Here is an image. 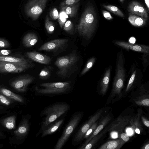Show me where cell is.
I'll list each match as a JSON object with an SVG mask.
<instances>
[{
    "instance_id": "obj_1",
    "label": "cell",
    "mask_w": 149,
    "mask_h": 149,
    "mask_svg": "<svg viewBox=\"0 0 149 149\" xmlns=\"http://www.w3.org/2000/svg\"><path fill=\"white\" fill-rule=\"evenodd\" d=\"M97 17L93 8L88 6L85 9L77 27L79 34L87 40L92 36L97 24Z\"/></svg>"
},
{
    "instance_id": "obj_2",
    "label": "cell",
    "mask_w": 149,
    "mask_h": 149,
    "mask_svg": "<svg viewBox=\"0 0 149 149\" xmlns=\"http://www.w3.org/2000/svg\"><path fill=\"white\" fill-rule=\"evenodd\" d=\"M125 58L122 52L118 53L116 65V72L110 98L116 96L121 97L125 79L126 71L125 68Z\"/></svg>"
},
{
    "instance_id": "obj_3",
    "label": "cell",
    "mask_w": 149,
    "mask_h": 149,
    "mask_svg": "<svg viewBox=\"0 0 149 149\" xmlns=\"http://www.w3.org/2000/svg\"><path fill=\"white\" fill-rule=\"evenodd\" d=\"M69 108L68 104L63 102L54 104L45 108L41 113V116H45V117L42 122L38 134L46 127L68 111Z\"/></svg>"
},
{
    "instance_id": "obj_4",
    "label": "cell",
    "mask_w": 149,
    "mask_h": 149,
    "mask_svg": "<svg viewBox=\"0 0 149 149\" xmlns=\"http://www.w3.org/2000/svg\"><path fill=\"white\" fill-rule=\"evenodd\" d=\"M79 58V57L73 51L67 55L58 58L54 63L58 69L56 74L61 77H69Z\"/></svg>"
},
{
    "instance_id": "obj_5",
    "label": "cell",
    "mask_w": 149,
    "mask_h": 149,
    "mask_svg": "<svg viewBox=\"0 0 149 149\" xmlns=\"http://www.w3.org/2000/svg\"><path fill=\"white\" fill-rule=\"evenodd\" d=\"M36 87L35 91L42 94L57 95L66 93L71 88L69 81L42 83Z\"/></svg>"
},
{
    "instance_id": "obj_6",
    "label": "cell",
    "mask_w": 149,
    "mask_h": 149,
    "mask_svg": "<svg viewBox=\"0 0 149 149\" xmlns=\"http://www.w3.org/2000/svg\"><path fill=\"white\" fill-rule=\"evenodd\" d=\"M82 115L81 112H77L72 116L61 136L58 139L54 147L55 149H61L64 146L79 123Z\"/></svg>"
},
{
    "instance_id": "obj_7",
    "label": "cell",
    "mask_w": 149,
    "mask_h": 149,
    "mask_svg": "<svg viewBox=\"0 0 149 149\" xmlns=\"http://www.w3.org/2000/svg\"><path fill=\"white\" fill-rule=\"evenodd\" d=\"M48 0H31L26 4L25 11L27 16L35 20L43 12Z\"/></svg>"
},
{
    "instance_id": "obj_8",
    "label": "cell",
    "mask_w": 149,
    "mask_h": 149,
    "mask_svg": "<svg viewBox=\"0 0 149 149\" xmlns=\"http://www.w3.org/2000/svg\"><path fill=\"white\" fill-rule=\"evenodd\" d=\"M33 66V64L30 61L19 63L0 61V72L19 73Z\"/></svg>"
},
{
    "instance_id": "obj_9",
    "label": "cell",
    "mask_w": 149,
    "mask_h": 149,
    "mask_svg": "<svg viewBox=\"0 0 149 149\" xmlns=\"http://www.w3.org/2000/svg\"><path fill=\"white\" fill-rule=\"evenodd\" d=\"M103 110H100L90 117L88 121L81 127L77 132L72 140L73 143H77L83 139L85 134L92 125L99 118Z\"/></svg>"
},
{
    "instance_id": "obj_10",
    "label": "cell",
    "mask_w": 149,
    "mask_h": 149,
    "mask_svg": "<svg viewBox=\"0 0 149 149\" xmlns=\"http://www.w3.org/2000/svg\"><path fill=\"white\" fill-rule=\"evenodd\" d=\"M35 78L29 75L21 76L12 81L11 86L14 89L20 92H25L28 86L34 80Z\"/></svg>"
},
{
    "instance_id": "obj_11",
    "label": "cell",
    "mask_w": 149,
    "mask_h": 149,
    "mask_svg": "<svg viewBox=\"0 0 149 149\" xmlns=\"http://www.w3.org/2000/svg\"><path fill=\"white\" fill-rule=\"evenodd\" d=\"M114 43L127 50H130L143 53H149V47L148 45L132 44L120 40L114 41Z\"/></svg>"
},
{
    "instance_id": "obj_12",
    "label": "cell",
    "mask_w": 149,
    "mask_h": 149,
    "mask_svg": "<svg viewBox=\"0 0 149 149\" xmlns=\"http://www.w3.org/2000/svg\"><path fill=\"white\" fill-rule=\"evenodd\" d=\"M130 72V75L125 91V93L130 90L136 81L140 80L142 76L140 70L135 64L131 66Z\"/></svg>"
},
{
    "instance_id": "obj_13",
    "label": "cell",
    "mask_w": 149,
    "mask_h": 149,
    "mask_svg": "<svg viewBox=\"0 0 149 149\" xmlns=\"http://www.w3.org/2000/svg\"><path fill=\"white\" fill-rule=\"evenodd\" d=\"M68 41V39H56L45 43L38 49L39 51H52L65 45Z\"/></svg>"
},
{
    "instance_id": "obj_14",
    "label": "cell",
    "mask_w": 149,
    "mask_h": 149,
    "mask_svg": "<svg viewBox=\"0 0 149 149\" xmlns=\"http://www.w3.org/2000/svg\"><path fill=\"white\" fill-rule=\"evenodd\" d=\"M127 10L130 13L140 16L146 20L148 18V14L145 8L137 1L131 2L128 6Z\"/></svg>"
},
{
    "instance_id": "obj_15",
    "label": "cell",
    "mask_w": 149,
    "mask_h": 149,
    "mask_svg": "<svg viewBox=\"0 0 149 149\" xmlns=\"http://www.w3.org/2000/svg\"><path fill=\"white\" fill-rule=\"evenodd\" d=\"M26 55L29 59L42 64H49L51 61L49 57L35 51L27 52Z\"/></svg>"
},
{
    "instance_id": "obj_16",
    "label": "cell",
    "mask_w": 149,
    "mask_h": 149,
    "mask_svg": "<svg viewBox=\"0 0 149 149\" xmlns=\"http://www.w3.org/2000/svg\"><path fill=\"white\" fill-rule=\"evenodd\" d=\"M29 127L28 120L24 118L22 120L17 129L14 131V134L18 139H23L28 134Z\"/></svg>"
},
{
    "instance_id": "obj_17",
    "label": "cell",
    "mask_w": 149,
    "mask_h": 149,
    "mask_svg": "<svg viewBox=\"0 0 149 149\" xmlns=\"http://www.w3.org/2000/svg\"><path fill=\"white\" fill-rule=\"evenodd\" d=\"M111 119V117L109 115H107L101 121L100 123L97 126L91 135L87 139L84 143L81 146L79 149L81 148L86 145L89 141L94 136L98 134L108 123Z\"/></svg>"
},
{
    "instance_id": "obj_18",
    "label": "cell",
    "mask_w": 149,
    "mask_h": 149,
    "mask_svg": "<svg viewBox=\"0 0 149 149\" xmlns=\"http://www.w3.org/2000/svg\"><path fill=\"white\" fill-rule=\"evenodd\" d=\"M111 67L109 66L106 70L100 82V93L104 95L108 89L110 79Z\"/></svg>"
},
{
    "instance_id": "obj_19",
    "label": "cell",
    "mask_w": 149,
    "mask_h": 149,
    "mask_svg": "<svg viewBox=\"0 0 149 149\" xmlns=\"http://www.w3.org/2000/svg\"><path fill=\"white\" fill-rule=\"evenodd\" d=\"M125 142L119 138L116 140L109 141L105 143L98 149H119Z\"/></svg>"
},
{
    "instance_id": "obj_20",
    "label": "cell",
    "mask_w": 149,
    "mask_h": 149,
    "mask_svg": "<svg viewBox=\"0 0 149 149\" xmlns=\"http://www.w3.org/2000/svg\"><path fill=\"white\" fill-rule=\"evenodd\" d=\"M64 119H61L49 125L42 131V137L43 138L55 132L60 127Z\"/></svg>"
},
{
    "instance_id": "obj_21",
    "label": "cell",
    "mask_w": 149,
    "mask_h": 149,
    "mask_svg": "<svg viewBox=\"0 0 149 149\" xmlns=\"http://www.w3.org/2000/svg\"><path fill=\"white\" fill-rule=\"evenodd\" d=\"M38 39L36 34L34 33H28L23 38L22 43L24 46L27 48L34 45L37 42Z\"/></svg>"
},
{
    "instance_id": "obj_22",
    "label": "cell",
    "mask_w": 149,
    "mask_h": 149,
    "mask_svg": "<svg viewBox=\"0 0 149 149\" xmlns=\"http://www.w3.org/2000/svg\"><path fill=\"white\" fill-rule=\"evenodd\" d=\"M128 19L130 24L136 27H141L145 25L147 20L141 17L138 16L131 13H129Z\"/></svg>"
},
{
    "instance_id": "obj_23",
    "label": "cell",
    "mask_w": 149,
    "mask_h": 149,
    "mask_svg": "<svg viewBox=\"0 0 149 149\" xmlns=\"http://www.w3.org/2000/svg\"><path fill=\"white\" fill-rule=\"evenodd\" d=\"M0 93L13 101L21 103L24 102V100L21 96L7 89L3 88H0Z\"/></svg>"
},
{
    "instance_id": "obj_24",
    "label": "cell",
    "mask_w": 149,
    "mask_h": 149,
    "mask_svg": "<svg viewBox=\"0 0 149 149\" xmlns=\"http://www.w3.org/2000/svg\"><path fill=\"white\" fill-rule=\"evenodd\" d=\"M79 3L70 5L66 6L61 7V10L70 17L75 16L77 12Z\"/></svg>"
},
{
    "instance_id": "obj_25",
    "label": "cell",
    "mask_w": 149,
    "mask_h": 149,
    "mask_svg": "<svg viewBox=\"0 0 149 149\" xmlns=\"http://www.w3.org/2000/svg\"><path fill=\"white\" fill-rule=\"evenodd\" d=\"M16 119L15 116H10L2 120L1 123L6 129L9 130H13L16 126Z\"/></svg>"
},
{
    "instance_id": "obj_26",
    "label": "cell",
    "mask_w": 149,
    "mask_h": 149,
    "mask_svg": "<svg viewBox=\"0 0 149 149\" xmlns=\"http://www.w3.org/2000/svg\"><path fill=\"white\" fill-rule=\"evenodd\" d=\"M0 61L19 63L27 62L30 61L24 57H17L9 56H0Z\"/></svg>"
},
{
    "instance_id": "obj_27",
    "label": "cell",
    "mask_w": 149,
    "mask_h": 149,
    "mask_svg": "<svg viewBox=\"0 0 149 149\" xmlns=\"http://www.w3.org/2000/svg\"><path fill=\"white\" fill-rule=\"evenodd\" d=\"M107 131V130H104L100 133H99L98 134L94 136L81 149H90L92 148L102 136L106 133Z\"/></svg>"
},
{
    "instance_id": "obj_28",
    "label": "cell",
    "mask_w": 149,
    "mask_h": 149,
    "mask_svg": "<svg viewBox=\"0 0 149 149\" xmlns=\"http://www.w3.org/2000/svg\"><path fill=\"white\" fill-rule=\"evenodd\" d=\"M103 6L115 14L122 17H125L122 12L117 7L111 5H103Z\"/></svg>"
},
{
    "instance_id": "obj_29",
    "label": "cell",
    "mask_w": 149,
    "mask_h": 149,
    "mask_svg": "<svg viewBox=\"0 0 149 149\" xmlns=\"http://www.w3.org/2000/svg\"><path fill=\"white\" fill-rule=\"evenodd\" d=\"M135 102L136 104L139 106L148 107L149 105V96L143 95L139 97L135 100Z\"/></svg>"
},
{
    "instance_id": "obj_30",
    "label": "cell",
    "mask_w": 149,
    "mask_h": 149,
    "mask_svg": "<svg viewBox=\"0 0 149 149\" xmlns=\"http://www.w3.org/2000/svg\"><path fill=\"white\" fill-rule=\"evenodd\" d=\"M45 28L48 33H53L55 29V25L54 23L50 20L48 16L47 15L45 23Z\"/></svg>"
},
{
    "instance_id": "obj_31",
    "label": "cell",
    "mask_w": 149,
    "mask_h": 149,
    "mask_svg": "<svg viewBox=\"0 0 149 149\" xmlns=\"http://www.w3.org/2000/svg\"><path fill=\"white\" fill-rule=\"evenodd\" d=\"M96 58L92 57L90 58L87 62L83 69L80 74V76H82L86 73L93 66L95 61Z\"/></svg>"
},
{
    "instance_id": "obj_32",
    "label": "cell",
    "mask_w": 149,
    "mask_h": 149,
    "mask_svg": "<svg viewBox=\"0 0 149 149\" xmlns=\"http://www.w3.org/2000/svg\"><path fill=\"white\" fill-rule=\"evenodd\" d=\"M67 16H68V15L65 13L62 10L59 14L58 20L59 25L61 29L63 28V27L67 21V18H68Z\"/></svg>"
},
{
    "instance_id": "obj_33",
    "label": "cell",
    "mask_w": 149,
    "mask_h": 149,
    "mask_svg": "<svg viewBox=\"0 0 149 149\" xmlns=\"http://www.w3.org/2000/svg\"><path fill=\"white\" fill-rule=\"evenodd\" d=\"M51 72L48 68L45 67L40 71L39 76L40 79H47L50 77Z\"/></svg>"
},
{
    "instance_id": "obj_34",
    "label": "cell",
    "mask_w": 149,
    "mask_h": 149,
    "mask_svg": "<svg viewBox=\"0 0 149 149\" xmlns=\"http://www.w3.org/2000/svg\"><path fill=\"white\" fill-rule=\"evenodd\" d=\"M63 28L66 32L72 34L73 29V25L72 22L70 20H68L65 22Z\"/></svg>"
},
{
    "instance_id": "obj_35",
    "label": "cell",
    "mask_w": 149,
    "mask_h": 149,
    "mask_svg": "<svg viewBox=\"0 0 149 149\" xmlns=\"http://www.w3.org/2000/svg\"><path fill=\"white\" fill-rule=\"evenodd\" d=\"M13 100L0 93V103L5 105H9L13 102Z\"/></svg>"
},
{
    "instance_id": "obj_36",
    "label": "cell",
    "mask_w": 149,
    "mask_h": 149,
    "mask_svg": "<svg viewBox=\"0 0 149 149\" xmlns=\"http://www.w3.org/2000/svg\"><path fill=\"white\" fill-rule=\"evenodd\" d=\"M98 125L97 123L96 122L94 123L85 134L83 139H87L89 137L94 131Z\"/></svg>"
},
{
    "instance_id": "obj_37",
    "label": "cell",
    "mask_w": 149,
    "mask_h": 149,
    "mask_svg": "<svg viewBox=\"0 0 149 149\" xmlns=\"http://www.w3.org/2000/svg\"><path fill=\"white\" fill-rule=\"evenodd\" d=\"M142 64L146 68L149 63V53H143L142 56Z\"/></svg>"
},
{
    "instance_id": "obj_38",
    "label": "cell",
    "mask_w": 149,
    "mask_h": 149,
    "mask_svg": "<svg viewBox=\"0 0 149 149\" xmlns=\"http://www.w3.org/2000/svg\"><path fill=\"white\" fill-rule=\"evenodd\" d=\"M80 0H65L60 4L61 7L66 6L72 5L79 2Z\"/></svg>"
},
{
    "instance_id": "obj_39",
    "label": "cell",
    "mask_w": 149,
    "mask_h": 149,
    "mask_svg": "<svg viewBox=\"0 0 149 149\" xmlns=\"http://www.w3.org/2000/svg\"><path fill=\"white\" fill-rule=\"evenodd\" d=\"M49 15L54 20L58 19L59 13L57 9L54 8L50 11Z\"/></svg>"
},
{
    "instance_id": "obj_40",
    "label": "cell",
    "mask_w": 149,
    "mask_h": 149,
    "mask_svg": "<svg viewBox=\"0 0 149 149\" xmlns=\"http://www.w3.org/2000/svg\"><path fill=\"white\" fill-rule=\"evenodd\" d=\"M10 45V43L7 40L0 38V48H6Z\"/></svg>"
},
{
    "instance_id": "obj_41",
    "label": "cell",
    "mask_w": 149,
    "mask_h": 149,
    "mask_svg": "<svg viewBox=\"0 0 149 149\" xmlns=\"http://www.w3.org/2000/svg\"><path fill=\"white\" fill-rule=\"evenodd\" d=\"M119 138L122 139L125 142L128 141L129 140V136L126 133H122L119 135Z\"/></svg>"
},
{
    "instance_id": "obj_42",
    "label": "cell",
    "mask_w": 149,
    "mask_h": 149,
    "mask_svg": "<svg viewBox=\"0 0 149 149\" xmlns=\"http://www.w3.org/2000/svg\"><path fill=\"white\" fill-rule=\"evenodd\" d=\"M102 13L104 17L106 19L110 20L113 19V17L109 12L105 10H103Z\"/></svg>"
},
{
    "instance_id": "obj_43",
    "label": "cell",
    "mask_w": 149,
    "mask_h": 149,
    "mask_svg": "<svg viewBox=\"0 0 149 149\" xmlns=\"http://www.w3.org/2000/svg\"><path fill=\"white\" fill-rule=\"evenodd\" d=\"M12 51L9 50L2 49L0 50V53L1 56H7L12 52Z\"/></svg>"
},
{
    "instance_id": "obj_44",
    "label": "cell",
    "mask_w": 149,
    "mask_h": 149,
    "mask_svg": "<svg viewBox=\"0 0 149 149\" xmlns=\"http://www.w3.org/2000/svg\"><path fill=\"white\" fill-rule=\"evenodd\" d=\"M141 118L142 120V121L144 125L145 126L148 128L149 127V120L147 118L143 116H141Z\"/></svg>"
},
{
    "instance_id": "obj_45",
    "label": "cell",
    "mask_w": 149,
    "mask_h": 149,
    "mask_svg": "<svg viewBox=\"0 0 149 149\" xmlns=\"http://www.w3.org/2000/svg\"><path fill=\"white\" fill-rule=\"evenodd\" d=\"M141 149H149V143L148 142L145 144L141 148Z\"/></svg>"
},
{
    "instance_id": "obj_46",
    "label": "cell",
    "mask_w": 149,
    "mask_h": 149,
    "mask_svg": "<svg viewBox=\"0 0 149 149\" xmlns=\"http://www.w3.org/2000/svg\"><path fill=\"white\" fill-rule=\"evenodd\" d=\"M148 10H149V0H144Z\"/></svg>"
},
{
    "instance_id": "obj_47",
    "label": "cell",
    "mask_w": 149,
    "mask_h": 149,
    "mask_svg": "<svg viewBox=\"0 0 149 149\" xmlns=\"http://www.w3.org/2000/svg\"><path fill=\"white\" fill-rule=\"evenodd\" d=\"M119 0L121 2H123L124 1V0Z\"/></svg>"
},
{
    "instance_id": "obj_48",
    "label": "cell",
    "mask_w": 149,
    "mask_h": 149,
    "mask_svg": "<svg viewBox=\"0 0 149 149\" xmlns=\"http://www.w3.org/2000/svg\"><path fill=\"white\" fill-rule=\"evenodd\" d=\"M0 136H2V134L0 132Z\"/></svg>"
},
{
    "instance_id": "obj_49",
    "label": "cell",
    "mask_w": 149,
    "mask_h": 149,
    "mask_svg": "<svg viewBox=\"0 0 149 149\" xmlns=\"http://www.w3.org/2000/svg\"><path fill=\"white\" fill-rule=\"evenodd\" d=\"M1 56V54H0V56Z\"/></svg>"
}]
</instances>
